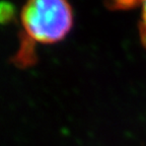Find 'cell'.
Instances as JSON below:
<instances>
[{
    "label": "cell",
    "instance_id": "1",
    "mask_svg": "<svg viewBox=\"0 0 146 146\" xmlns=\"http://www.w3.org/2000/svg\"><path fill=\"white\" fill-rule=\"evenodd\" d=\"M21 21L23 36L15 64L27 67L36 59L35 44H54L67 36L73 25V12L66 1L34 0L23 7Z\"/></svg>",
    "mask_w": 146,
    "mask_h": 146
}]
</instances>
